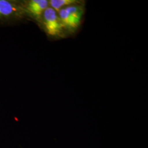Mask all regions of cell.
Instances as JSON below:
<instances>
[{
  "mask_svg": "<svg viewBox=\"0 0 148 148\" xmlns=\"http://www.w3.org/2000/svg\"><path fill=\"white\" fill-rule=\"evenodd\" d=\"M17 6L6 0H0V17L13 15L18 12Z\"/></svg>",
  "mask_w": 148,
  "mask_h": 148,
  "instance_id": "obj_4",
  "label": "cell"
},
{
  "mask_svg": "<svg viewBox=\"0 0 148 148\" xmlns=\"http://www.w3.org/2000/svg\"><path fill=\"white\" fill-rule=\"evenodd\" d=\"M51 8L57 13L59 10L69 5H73L76 3L75 0H51L48 1Z\"/></svg>",
  "mask_w": 148,
  "mask_h": 148,
  "instance_id": "obj_5",
  "label": "cell"
},
{
  "mask_svg": "<svg viewBox=\"0 0 148 148\" xmlns=\"http://www.w3.org/2000/svg\"><path fill=\"white\" fill-rule=\"evenodd\" d=\"M48 5L49 2L47 0H32L28 4L27 10L32 16L39 18L42 16Z\"/></svg>",
  "mask_w": 148,
  "mask_h": 148,
  "instance_id": "obj_3",
  "label": "cell"
},
{
  "mask_svg": "<svg viewBox=\"0 0 148 148\" xmlns=\"http://www.w3.org/2000/svg\"><path fill=\"white\" fill-rule=\"evenodd\" d=\"M83 12L80 6L73 5L62 8L58 12V15L63 26L72 30L80 24Z\"/></svg>",
  "mask_w": 148,
  "mask_h": 148,
  "instance_id": "obj_1",
  "label": "cell"
},
{
  "mask_svg": "<svg viewBox=\"0 0 148 148\" xmlns=\"http://www.w3.org/2000/svg\"><path fill=\"white\" fill-rule=\"evenodd\" d=\"M44 25L48 34L51 36L59 35L63 26L60 21L57 12L51 7H48L43 13Z\"/></svg>",
  "mask_w": 148,
  "mask_h": 148,
  "instance_id": "obj_2",
  "label": "cell"
}]
</instances>
